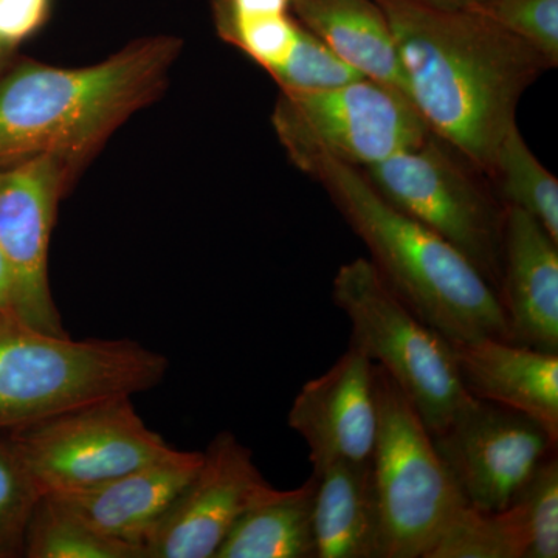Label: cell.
<instances>
[{
  "instance_id": "2e32d148",
  "label": "cell",
  "mask_w": 558,
  "mask_h": 558,
  "mask_svg": "<svg viewBox=\"0 0 558 558\" xmlns=\"http://www.w3.org/2000/svg\"><path fill=\"white\" fill-rule=\"evenodd\" d=\"M451 347L470 396L534 418L558 442V354L490 337Z\"/></svg>"
},
{
  "instance_id": "4316f807",
  "label": "cell",
  "mask_w": 558,
  "mask_h": 558,
  "mask_svg": "<svg viewBox=\"0 0 558 558\" xmlns=\"http://www.w3.org/2000/svg\"><path fill=\"white\" fill-rule=\"evenodd\" d=\"M40 497L11 446H0V557L24 553L25 532Z\"/></svg>"
},
{
  "instance_id": "3957f363",
  "label": "cell",
  "mask_w": 558,
  "mask_h": 558,
  "mask_svg": "<svg viewBox=\"0 0 558 558\" xmlns=\"http://www.w3.org/2000/svg\"><path fill=\"white\" fill-rule=\"evenodd\" d=\"M317 180L388 288L450 341H510L497 292L450 242L392 207L359 168L332 159L301 170Z\"/></svg>"
},
{
  "instance_id": "8fae6325",
  "label": "cell",
  "mask_w": 558,
  "mask_h": 558,
  "mask_svg": "<svg viewBox=\"0 0 558 558\" xmlns=\"http://www.w3.org/2000/svg\"><path fill=\"white\" fill-rule=\"evenodd\" d=\"M429 435L459 494L484 512L508 508L539 462L557 451L534 418L475 398Z\"/></svg>"
},
{
  "instance_id": "e0dca14e",
  "label": "cell",
  "mask_w": 558,
  "mask_h": 558,
  "mask_svg": "<svg viewBox=\"0 0 558 558\" xmlns=\"http://www.w3.org/2000/svg\"><path fill=\"white\" fill-rule=\"evenodd\" d=\"M314 502L317 558H385L373 461L336 462L319 473Z\"/></svg>"
},
{
  "instance_id": "7c38bea8",
  "label": "cell",
  "mask_w": 558,
  "mask_h": 558,
  "mask_svg": "<svg viewBox=\"0 0 558 558\" xmlns=\"http://www.w3.org/2000/svg\"><path fill=\"white\" fill-rule=\"evenodd\" d=\"M275 487L252 451L220 432L202 451L196 475L142 545V558H215L231 529Z\"/></svg>"
},
{
  "instance_id": "9a60e30c",
  "label": "cell",
  "mask_w": 558,
  "mask_h": 558,
  "mask_svg": "<svg viewBox=\"0 0 558 558\" xmlns=\"http://www.w3.org/2000/svg\"><path fill=\"white\" fill-rule=\"evenodd\" d=\"M201 462L202 451L178 450L100 486L44 498L90 531L137 549L142 558V545L150 529L189 486Z\"/></svg>"
},
{
  "instance_id": "484cf974",
  "label": "cell",
  "mask_w": 558,
  "mask_h": 558,
  "mask_svg": "<svg viewBox=\"0 0 558 558\" xmlns=\"http://www.w3.org/2000/svg\"><path fill=\"white\" fill-rule=\"evenodd\" d=\"M476 11L558 65V0H478Z\"/></svg>"
},
{
  "instance_id": "30bf717a",
  "label": "cell",
  "mask_w": 558,
  "mask_h": 558,
  "mask_svg": "<svg viewBox=\"0 0 558 558\" xmlns=\"http://www.w3.org/2000/svg\"><path fill=\"white\" fill-rule=\"evenodd\" d=\"M80 172L50 154L0 168V252L13 281V318L69 336L49 284V245L58 205Z\"/></svg>"
},
{
  "instance_id": "ffe728a7",
  "label": "cell",
  "mask_w": 558,
  "mask_h": 558,
  "mask_svg": "<svg viewBox=\"0 0 558 558\" xmlns=\"http://www.w3.org/2000/svg\"><path fill=\"white\" fill-rule=\"evenodd\" d=\"M529 532L519 506L484 512L462 502L425 558H526Z\"/></svg>"
},
{
  "instance_id": "5b68a950",
  "label": "cell",
  "mask_w": 558,
  "mask_h": 558,
  "mask_svg": "<svg viewBox=\"0 0 558 558\" xmlns=\"http://www.w3.org/2000/svg\"><path fill=\"white\" fill-rule=\"evenodd\" d=\"M332 300L351 325V344L391 377L429 433L468 405L473 396L459 377L451 341L414 314L369 259L341 264Z\"/></svg>"
},
{
  "instance_id": "83f0119b",
  "label": "cell",
  "mask_w": 558,
  "mask_h": 558,
  "mask_svg": "<svg viewBox=\"0 0 558 558\" xmlns=\"http://www.w3.org/2000/svg\"><path fill=\"white\" fill-rule=\"evenodd\" d=\"M53 0H0V40L20 49L50 20Z\"/></svg>"
},
{
  "instance_id": "52a82bcc",
  "label": "cell",
  "mask_w": 558,
  "mask_h": 558,
  "mask_svg": "<svg viewBox=\"0 0 558 558\" xmlns=\"http://www.w3.org/2000/svg\"><path fill=\"white\" fill-rule=\"evenodd\" d=\"M271 124L300 170L317 159L365 170L432 134L405 95L369 78L323 90H281Z\"/></svg>"
},
{
  "instance_id": "7402d4cb",
  "label": "cell",
  "mask_w": 558,
  "mask_h": 558,
  "mask_svg": "<svg viewBox=\"0 0 558 558\" xmlns=\"http://www.w3.org/2000/svg\"><path fill=\"white\" fill-rule=\"evenodd\" d=\"M24 554L31 558H140L137 549L90 531L44 497L25 532Z\"/></svg>"
},
{
  "instance_id": "603a6c76",
  "label": "cell",
  "mask_w": 558,
  "mask_h": 558,
  "mask_svg": "<svg viewBox=\"0 0 558 558\" xmlns=\"http://www.w3.org/2000/svg\"><path fill=\"white\" fill-rule=\"evenodd\" d=\"M213 20L223 43L236 47L269 73L288 60L301 31L292 11L240 16L213 9Z\"/></svg>"
},
{
  "instance_id": "ac0fdd59",
  "label": "cell",
  "mask_w": 558,
  "mask_h": 558,
  "mask_svg": "<svg viewBox=\"0 0 558 558\" xmlns=\"http://www.w3.org/2000/svg\"><path fill=\"white\" fill-rule=\"evenodd\" d=\"M290 9L349 68L410 100L395 36L376 0H292Z\"/></svg>"
},
{
  "instance_id": "8992f818",
  "label": "cell",
  "mask_w": 558,
  "mask_h": 558,
  "mask_svg": "<svg viewBox=\"0 0 558 558\" xmlns=\"http://www.w3.org/2000/svg\"><path fill=\"white\" fill-rule=\"evenodd\" d=\"M362 171L385 201L450 242L498 292L506 205L486 172L433 132Z\"/></svg>"
},
{
  "instance_id": "f546056e",
  "label": "cell",
  "mask_w": 558,
  "mask_h": 558,
  "mask_svg": "<svg viewBox=\"0 0 558 558\" xmlns=\"http://www.w3.org/2000/svg\"><path fill=\"white\" fill-rule=\"evenodd\" d=\"M413 2L436 7V9L475 10L476 2H478V0H413Z\"/></svg>"
},
{
  "instance_id": "cb8c5ba5",
  "label": "cell",
  "mask_w": 558,
  "mask_h": 558,
  "mask_svg": "<svg viewBox=\"0 0 558 558\" xmlns=\"http://www.w3.org/2000/svg\"><path fill=\"white\" fill-rule=\"evenodd\" d=\"M557 451L539 462L513 497L529 532L526 558L558 557V461Z\"/></svg>"
},
{
  "instance_id": "4fadbf2b",
  "label": "cell",
  "mask_w": 558,
  "mask_h": 558,
  "mask_svg": "<svg viewBox=\"0 0 558 558\" xmlns=\"http://www.w3.org/2000/svg\"><path fill=\"white\" fill-rule=\"evenodd\" d=\"M288 422L310 447L312 473L336 462L371 461L379 427L373 360L349 344L332 368L303 385Z\"/></svg>"
},
{
  "instance_id": "d4e9b609",
  "label": "cell",
  "mask_w": 558,
  "mask_h": 558,
  "mask_svg": "<svg viewBox=\"0 0 558 558\" xmlns=\"http://www.w3.org/2000/svg\"><path fill=\"white\" fill-rule=\"evenodd\" d=\"M269 75L286 92L330 89L365 78L303 25L288 60Z\"/></svg>"
},
{
  "instance_id": "f1b7e54d",
  "label": "cell",
  "mask_w": 558,
  "mask_h": 558,
  "mask_svg": "<svg viewBox=\"0 0 558 558\" xmlns=\"http://www.w3.org/2000/svg\"><path fill=\"white\" fill-rule=\"evenodd\" d=\"M0 315L13 318V281L9 264L0 252Z\"/></svg>"
},
{
  "instance_id": "277c9868",
  "label": "cell",
  "mask_w": 558,
  "mask_h": 558,
  "mask_svg": "<svg viewBox=\"0 0 558 558\" xmlns=\"http://www.w3.org/2000/svg\"><path fill=\"white\" fill-rule=\"evenodd\" d=\"M165 355L132 340H81L0 315V429L132 398L167 376Z\"/></svg>"
},
{
  "instance_id": "7a4b0ae2",
  "label": "cell",
  "mask_w": 558,
  "mask_h": 558,
  "mask_svg": "<svg viewBox=\"0 0 558 558\" xmlns=\"http://www.w3.org/2000/svg\"><path fill=\"white\" fill-rule=\"evenodd\" d=\"M182 47V39L159 35L87 68L14 61L0 78V168L50 154L81 172L163 94Z\"/></svg>"
},
{
  "instance_id": "5bb4252c",
  "label": "cell",
  "mask_w": 558,
  "mask_h": 558,
  "mask_svg": "<svg viewBox=\"0 0 558 558\" xmlns=\"http://www.w3.org/2000/svg\"><path fill=\"white\" fill-rule=\"evenodd\" d=\"M497 295L510 341L558 354V242L537 219L510 205Z\"/></svg>"
},
{
  "instance_id": "d6986e66",
  "label": "cell",
  "mask_w": 558,
  "mask_h": 558,
  "mask_svg": "<svg viewBox=\"0 0 558 558\" xmlns=\"http://www.w3.org/2000/svg\"><path fill=\"white\" fill-rule=\"evenodd\" d=\"M315 488L314 475L293 490L274 488L234 524L215 558H317Z\"/></svg>"
},
{
  "instance_id": "9c48e42d",
  "label": "cell",
  "mask_w": 558,
  "mask_h": 558,
  "mask_svg": "<svg viewBox=\"0 0 558 558\" xmlns=\"http://www.w3.org/2000/svg\"><path fill=\"white\" fill-rule=\"evenodd\" d=\"M132 398H117L14 429L11 449L39 497L100 486L174 454L138 416Z\"/></svg>"
},
{
  "instance_id": "44dd1931",
  "label": "cell",
  "mask_w": 558,
  "mask_h": 558,
  "mask_svg": "<svg viewBox=\"0 0 558 558\" xmlns=\"http://www.w3.org/2000/svg\"><path fill=\"white\" fill-rule=\"evenodd\" d=\"M490 179L505 205L526 211L558 242V180L539 163L517 124L499 145Z\"/></svg>"
},
{
  "instance_id": "6da1fadb",
  "label": "cell",
  "mask_w": 558,
  "mask_h": 558,
  "mask_svg": "<svg viewBox=\"0 0 558 558\" xmlns=\"http://www.w3.org/2000/svg\"><path fill=\"white\" fill-rule=\"evenodd\" d=\"M376 2L395 36L410 100L428 130L490 178L521 97L553 65L480 11Z\"/></svg>"
},
{
  "instance_id": "ba28073f",
  "label": "cell",
  "mask_w": 558,
  "mask_h": 558,
  "mask_svg": "<svg viewBox=\"0 0 558 558\" xmlns=\"http://www.w3.org/2000/svg\"><path fill=\"white\" fill-rule=\"evenodd\" d=\"M376 391L379 427L371 461L384 517L385 558H425L465 499L424 421L377 365Z\"/></svg>"
},
{
  "instance_id": "4dcf8cb0",
  "label": "cell",
  "mask_w": 558,
  "mask_h": 558,
  "mask_svg": "<svg viewBox=\"0 0 558 558\" xmlns=\"http://www.w3.org/2000/svg\"><path fill=\"white\" fill-rule=\"evenodd\" d=\"M16 47H11L9 44L0 40V78H2L3 73L9 70L10 65L16 61Z\"/></svg>"
}]
</instances>
